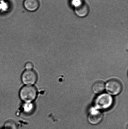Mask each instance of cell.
Returning <instances> with one entry per match:
<instances>
[{
    "instance_id": "5",
    "label": "cell",
    "mask_w": 128,
    "mask_h": 129,
    "mask_svg": "<svg viewBox=\"0 0 128 129\" xmlns=\"http://www.w3.org/2000/svg\"><path fill=\"white\" fill-rule=\"evenodd\" d=\"M103 119V114L95 109H92L88 117V120L89 122L94 125L100 123Z\"/></svg>"
},
{
    "instance_id": "13",
    "label": "cell",
    "mask_w": 128,
    "mask_h": 129,
    "mask_svg": "<svg viewBox=\"0 0 128 129\" xmlns=\"http://www.w3.org/2000/svg\"><path fill=\"white\" fill-rule=\"evenodd\" d=\"M33 67V65L32 63L30 62L27 63L25 65V68L26 70H32Z\"/></svg>"
},
{
    "instance_id": "8",
    "label": "cell",
    "mask_w": 128,
    "mask_h": 129,
    "mask_svg": "<svg viewBox=\"0 0 128 129\" xmlns=\"http://www.w3.org/2000/svg\"><path fill=\"white\" fill-rule=\"evenodd\" d=\"M11 8L10 2L7 0L0 1V13L4 14L10 11Z\"/></svg>"
},
{
    "instance_id": "11",
    "label": "cell",
    "mask_w": 128,
    "mask_h": 129,
    "mask_svg": "<svg viewBox=\"0 0 128 129\" xmlns=\"http://www.w3.org/2000/svg\"><path fill=\"white\" fill-rule=\"evenodd\" d=\"M34 107L33 104L30 103H26L24 106V110L25 111H28L32 110Z\"/></svg>"
},
{
    "instance_id": "4",
    "label": "cell",
    "mask_w": 128,
    "mask_h": 129,
    "mask_svg": "<svg viewBox=\"0 0 128 129\" xmlns=\"http://www.w3.org/2000/svg\"><path fill=\"white\" fill-rule=\"evenodd\" d=\"M106 89L111 95H117L121 91L122 85L119 80L114 79H111L107 83Z\"/></svg>"
},
{
    "instance_id": "12",
    "label": "cell",
    "mask_w": 128,
    "mask_h": 129,
    "mask_svg": "<svg viewBox=\"0 0 128 129\" xmlns=\"http://www.w3.org/2000/svg\"><path fill=\"white\" fill-rule=\"evenodd\" d=\"M83 0H71V4L74 8L78 6L83 2Z\"/></svg>"
},
{
    "instance_id": "14",
    "label": "cell",
    "mask_w": 128,
    "mask_h": 129,
    "mask_svg": "<svg viewBox=\"0 0 128 129\" xmlns=\"http://www.w3.org/2000/svg\"><path fill=\"white\" fill-rule=\"evenodd\" d=\"M0 1H1V0H0Z\"/></svg>"
},
{
    "instance_id": "6",
    "label": "cell",
    "mask_w": 128,
    "mask_h": 129,
    "mask_svg": "<svg viewBox=\"0 0 128 129\" xmlns=\"http://www.w3.org/2000/svg\"><path fill=\"white\" fill-rule=\"evenodd\" d=\"M75 13L79 17H84L88 14L89 7L88 5L83 2L76 7L74 8Z\"/></svg>"
},
{
    "instance_id": "1",
    "label": "cell",
    "mask_w": 128,
    "mask_h": 129,
    "mask_svg": "<svg viewBox=\"0 0 128 129\" xmlns=\"http://www.w3.org/2000/svg\"><path fill=\"white\" fill-rule=\"evenodd\" d=\"M37 95V89L32 85H26L20 90L19 96L22 101L25 103H30L36 99Z\"/></svg>"
},
{
    "instance_id": "3",
    "label": "cell",
    "mask_w": 128,
    "mask_h": 129,
    "mask_svg": "<svg viewBox=\"0 0 128 129\" xmlns=\"http://www.w3.org/2000/svg\"><path fill=\"white\" fill-rule=\"evenodd\" d=\"M23 83L27 85H34L37 82V75L33 70H26L23 72L21 76Z\"/></svg>"
},
{
    "instance_id": "9",
    "label": "cell",
    "mask_w": 128,
    "mask_h": 129,
    "mask_svg": "<svg viewBox=\"0 0 128 129\" xmlns=\"http://www.w3.org/2000/svg\"><path fill=\"white\" fill-rule=\"evenodd\" d=\"M105 89V85L103 82H98L95 83L92 86V90L94 93L96 94L102 93Z\"/></svg>"
},
{
    "instance_id": "2",
    "label": "cell",
    "mask_w": 128,
    "mask_h": 129,
    "mask_svg": "<svg viewBox=\"0 0 128 129\" xmlns=\"http://www.w3.org/2000/svg\"><path fill=\"white\" fill-rule=\"evenodd\" d=\"M113 103V99L111 95L107 94H103L98 95L94 102L96 109L107 110L111 107Z\"/></svg>"
},
{
    "instance_id": "10",
    "label": "cell",
    "mask_w": 128,
    "mask_h": 129,
    "mask_svg": "<svg viewBox=\"0 0 128 129\" xmlns=\"http://www.w3.org/2000/svg\"><path fill=\"white\" fill-rule=\"evenodd\" d=\"M5 129H17L16 125L13 121H8L5 125Z\"/></svg>"
},
{
    "instance_id": "7",
    "label": "cell",
    "mask_w": 128,
    "mask_h": 129,
    "mask_svg": "<svg viewBox=\"0 0 128 129\" xmlns=\"http://www.w3.org/2000/svg\"><path fill=\"white\" fill-rule=\"evenodd\" d=\"M23 5L26 10L34 12L38 9L40 3L39 0H24Z\"/></svg>"
}]
</instances>
